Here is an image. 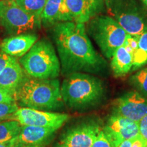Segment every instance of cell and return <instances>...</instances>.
Instances as JSON below:
<instances>
[{"mask_svg":"<svg viewBox=\"0 0 147 147\" xmlns=\"http://www.w3.org/2000/svg\"><path fill=\"white\" fill-rule=\"evenodd\" d=\"M52 37L63 75L98 72L105 66L104 60L92 45L84 24L74 21L57 23L53 26Z\"/></svg>","mask_w":147,"mask_h":147,"instance_id":"cell-1","label":"cell"},{"mask_svg":"<svg viewBox=\"0 0 147 147\" xmlns=\"http://www.w3.org/2000/svg\"><path fill=\"white\" fill-rule=\"evenodd\" d=\"M140 135L147 141V115L138 121Z\"/></svg>","mask_w":147,"mask_h":147,"instance_id":"cell-25","label":"cell"},{"mask_svg":"<svg viewBox=\"0 0 147 147\" xmlns=\"http://www.w3.org/2000/svg\"><path fill=\"white\" fill-rule=\"evenodd\" d=\"M63 0H47L41 15V23L45 26H53L60 23Z\"/></svg>","mask_w":147,"mask_h":147,"instance_id":"cell-17","label":"cell"},{"mask_svg":"<svg viewBox=\"0 0 147 147\" xmlns=\"http://www.w3.org/2000/svg\"><path fill=\"white\" fill-rule=\"evenodd\" d=\"M16 147H43V146H30V145H21Z\"/></svg>","mask_w":147,"mask_h":147,"instance_id":"cell-29","label":"cell"},{"mask_svg":"<svg viewBox=\"0 0 147 147\" xmlns=\"http://www.w3.org/2000/svg\"><path fill=\"white\" fill-rule=\"evenodd\" d=\"M19 63L28 76L38 79H54L59 75L61 64L54 46L47 38L37 41L20 59Z\"/></svg>","mask_w":147,"mask_h":147,"instance_id":"cell-4","label":"cell"},{"mask_svg":"<svg viewBox=\"0 0 147 147\" xmlns=\"http://www.w3.org/2000/svg\"><path fill=\"white\" fill-rule=\"evenodd\" d=\"M57 129L51 127H42L32 125H22L19 134L9 142L10 147L21 145L44 146Z\"/></svg>","mask_w":147,"mask_h":147,"instance_id":"cell-12","label":"cell"},{"mask_svg":"<svg viewBox=\"0 0 147 147\" xmlns=\"http://www.w3.org/2000/svg\"><path fill=\"white\" fill-rule=\"evenodd\" d=\"M25 74L26 72L21 67L19 61L12 57L6 67L0 73V88L15 93L26 76Z\"/></svg>","mask_w":147,"mask_h":147,"instance_id":"cell-15","label":"cell"},{"mask_svg":"<svg viewBox=\"0 0 147 147\" xmlns=\"http://www.w3.org/2000/svg\"><path fill=\"white\" fill-rule=\"evenodd\" d=\"M14 120L21 125L59 129L68 120L67 114L42 111L30 108H19L13 115Z\"/></svg>","mask_w":147,"mask_h":147,"instance_id":"cell-8","label":"cell"},{"mask_svg":"<svg viewBox=\"0 0 147 147\" xmlns=\"http://www.w3.org/2000/svg\"><path fill=\"white\" fill-rule=\"evenodd\" d=\"M15 93L0 88V103H16Z\"/></svg>","mask_w":147,"mask_h":147,"instance_id":"cell-24","label":"cell"},{"mask_svg":"<svg viewBox=\"0 0 147 147\" xmlns=\"http://www.w3.org/2000/svg\"><path fill=\"white\" fill-rule=\"evenodd\" d=\"M19 7L34 16L41 23V15L47 0H14Z\"/></svg>","mask_w":147,"mask_h":147,"instance_id":"cell-20","label":"cell"},{"mask_svg":"<svg viewBox=\"0 0 147 147\" xmlns=\"http://www.w3.org/2000/svg\"><path fill=\"white\" fill-rule=\"evenodd\" d=\"M100 127L93 123H88L71 129L63 136L57 147H91Z\"/></svg>","mask_w":147,"mask_h":147,"instance_id":"cell-11","label":"cell"},{"mask_svg":"<svg viewBox=\"0 0 147 147\" xmlns=\"http://www.w3.org/2000/svg\"><path fill=\"white\" fill-rule=\"evenodd\" d=\"M113 115L138 122L147 115V99L138 92L129 91L113 102Z\"/></svg>","mask_w":147,"mask_h":147,"instance_id":"cell-9","label":"cell"},{"mask_svg":"<svg viewBox=\"0 0 147 147\" xmlns=\"http://www.w3.org/2000/svg\"><path fill=\"white\" fill-rule=\"evenodd\" d=\"M88 23V32L106 58L125 43L128 34L111 16L97 15Z\"/></svg>","mask_w":147,"mask_h":147,"instance_id":"cell-5","label":"cell"},{"mask_svg":"<svg viewBox=\"0 0 147 147\" xmlns=\"http://www.w3.org/2000/svg\"><path fill=\"white\" fill-rule=\"evenodd\" d=\"M110 16L127 34L138 36L147 32V12L136 0H104Z\"/></svg>","mask_w":147,"mask_h":147,"instance_id":"cell-6","label":"cell"},{"mask_svg":"<svg viewBox=\"0 0 147 147\" xmlns=\"http://www.w3.org/2000/svg\"><path fill=\"white\" fill-rule=\"evenodd\" d=\"M130 82L143 94L147 95V67L133 75L130 78Z\"/></svg>","mask_w":147,"mask_h":147,"instance_id":"cell-21","label":"cell"},{"mask_svg":"<svg viewBox=\"0 0 147 147\" xmlns=\"http://www.w3.org/2000/svg\"><path fill=\"white\" fill-rule=\"evenodd\" d=\"M134 59L131 51L125 45L116 50L111 57V68L116 76L125 75L133 67Z\"/></svg>","mask_w":147,"mask_h":147,"instance_id":"cell-16","label":"cell"},{"mask_svg":"<svg viewBox=\"0 0 147 147\" xmlns=\"http://www.w3.org/2000/svg\"><path fill=\"white\" fill-rule=\"evenodd\" d=\"M118 147H133L131 144V142H130V139L124 141L121 144L119 145Z\"/></svg>","mask_w":147,"mask_h":147,"instance_id":"cell-27","label":"cell"},{"mask_svg":"<svg viewBox=\"0 0 147 147\" xmlns=\"http://www.w3.org/2000/svg\"><path fill=\"white\" fill-rule=\"evenodd\" d=\"M0 147H10L9 143H0Z\"/></svg>","mask_w":147,"mask_h":147,"instance_id":"cell-28","label":"cell"},{"mask_svg":"<svg viewBox=\"0 0 147 147\" xmlns=\"http://www.w3.org/2000/svg\"><path fill=\"white\" fill-rule=\"evenodd\" d=\"M12 57L5 54L2 51H0V73L6 67L9 62L12 59Z\"/></svg>","mask_w":147,"mask_h":147,"instance_id":"cell-26","label":"cell"},{"mask_svg":"<svg viewBox=\"0 0 147 147\" xmlns=\"http://www.w3.org/2000/svg\"><path fill=\"white\" fill-rule=\"evenodd\" d=\"M75 23H88L102 10L104 0H65Z\"/></svg>","mask_w":147,"mask_h":147,"instance_id":"cell-13","label":"cell"},{"mask_svg":"<svg viewBox=\"0 0 147 147\" xmlns=\"http://www.w3.org/2000/svg\"><path fill=\"white\" fill-rule=\"evenodd\" d=\"M16 100L27 108L55 110L63 106L58 79H38L25 76L15 93Z\"/></svg>","mask_w":147,"mask_h":147,"instance_id":"cell-2","label":"cell"},{"mask_svg":"<svg viewBox=\"0 0 147 147\" xmlns=\"http://www.w3.org/2000/svg\"><path fill=\"white\" fill-rule=\"evenodd\" d=\"M38 36L35 34L25 33L5 38L0 43V50L12 57H22L34 44Z\"/></svg>","mask_w":147,"mask_h":147,"instance_id":"cell-14","label":"cell"},{"mask_svg":"<svg viewBox=\"0 0 147 147\" xmlns=\"http://www.w3.org/2000/svg\"><path fill=\"white\" fill-rule=\"evenodd\" d=\"M22 125L17 121L0 123V143H9L17 136Z\"/></svg>","mask_w":147,"mask_h":147,"instance_id":"cell-19","label":"cell"},{"mask_svg":"<svg viewBox=\"0 0 147 147\" xmlns=\"http://www.w3.org/2000/svg\"><path fill=\"white\" fill-rule=\"evenodd\" d=\"M103 131L113 147H118L123 142L140 134L138 122L117 115L110 117Z\"/></svg>","mask_w":147,"mask_h":147,"instance_id":"cell-10","label":"cell"},{"mask_svg":"<svg viewBox=\"0 0 147 147\" xmlns=\"http://www.w3.org/2000/svg\"><path fill=\"white\" fill-rule=\"evenodd\" d=\"M0 24L12 36L25 34L41 23L17 5L14 0H0Z\"/></svg>","mask_w":147,"mask_h":147,"instance_id":"cell-7","label":"cell"},{"mask_svg":"<svg viewBox=\"0 0 147 147\" xmlns=\"http://www.w3.org/2000/svg\"><path fill=\"white\" fill-rule=\"evenodd\" d=\"M143 3V4H144L145 6L147 8V0H140Z\"/></svg>","mask_w":147,"mask_h":147,"instance_id":"cell-30","label":"cell"},{"mask_svg":"<svg viewBox=\"0 0 147 147\" xmlns=\"http://www.w3.org/2000/svg\"><path fill=\"white\" fill-rule=\"evenodd\" d=\"M104 88L101 80L91 75L75 72L67 75L61 87L62 100L70 108L92 105L102 97Z\"/></svg>","mask_w":147,"mask_h":147,"instance_id":"cell-3","label":"cell"},{"mask_svg":"<svg viewBox=\"0 0 147 147\" xmlns=\"http://www.w3.org/2000/svg\"><path fill=\"white\" fill-rule=\"evenodd\" d=\"M18 109L16 103H0V120L13 115Z\"/></svg>","mask_w":147,"mask_h":147,"instance_id":"cell-22","label":"cell"},{"mask_svg":"<svg viewBox=\"0 0 147 147\" xmlns=\"http://www.w3.org/2000/svg\"><path fill=\"white\" fill-rule=\"evenodd\" d=\"M91 147H113V146L104 131L101 130Z\"/></svg>","mask_w":147,"mask_h":147,"instance_id":"cell-23","label":"cell"},{"mask_svg":"<svg viewBox=\"0 0 147 147\" xmlns=\"http://www.w3.org/2000/svg\"><path fill=\"white\" fill-rule=\"evenodd\" d=\"M133 59L134 70L147 64V32L138 36L137 49L133 53Z\"/></svg>","mask_w":147,"mask_h":147,"instance_id":"cell-18","label":"cell"}]
</instances>
